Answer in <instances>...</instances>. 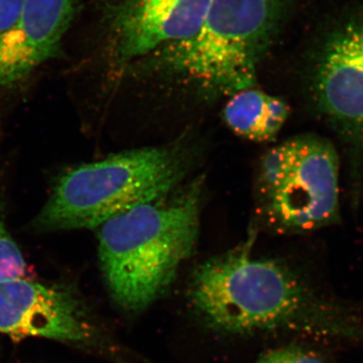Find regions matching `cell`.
Wrapping results in <instances>:
<instances>
[{
    "instance_id": "obj_2",
    "label": "cell",
    "mask_w": 363,
    "mask_h": 363,
    "mask_svg": "<svg viewBox=\"0 0 363 363\" xmlns=\"http://www.w3.org/2000/svg\"><path fill=\"white\" fill-rule=\"evenodd\" d=\"M296 0H211L187 39L133 64V73L174 79L208 96L255 87L262 60L285 26Z\"/></svg>"
},
{
    "instance_id": "obj_11",
    "label": "cell",
    "mask_w": 363,
    "mask_h": 363,
    "mask_svg": "<svg viewBox=\"0 0 363 363\" xmlns=\"http://www.w3.org/2000/svg\"><path fill=\"white\" fill-rule=\"evenodd\" d=\"M26 269L25 257L7 230L0 210V281L23 278Z\"/></svg>"
},
{
    "instance_id": "obj_10",
    "label": "cell",
    "mask_w": 363,
    "mask_h": 363,
    "mask_svg": "<svg viewBox=\"0 0 363 363\" xmlns=\"http://www.w3.org/2000/svg\"><path fill=\"white\" fill-rule=\"evenodd\" d=\"M223 113L227 125L236 135L269 142L285 124L289 108L283 100L252 87L233 94Z\"/></svg>"
},
{
    "instance_id": "obj_1",
    "label": "cell",
    "mask_w": 363,
    "mask_h": 363,
    "mask_svg": "<svg viewBox=\"0 0 363 363\" xmlns=\"http://www.w3.org/2000/svg\"><path fill=\"white\" fill-rule=\"evenodd\" d=\"M188 297L203 321L224 333L289 331L363 344L362 315L318 293L281 262L247 250L198 267Z\"/></svg>"
},
{
    "instance_id": "obj_9",
    "label": "cell",
    "mask_w": 363,
    "mask_h": 363,
    "mask_svg": "<svg viewBox=\"0 0 363 363\" xmlns=\"http://www.w3.org/2000/svg\"><path fill=\"white\" fill-rule=\"evenodd\" d=\"M312 84L320 111L348 135L363 138V9L325 33L315 54Z\"/></svg>"
},
{
    "instance_id": "obj_13",
    "label": "cell",
    "mask_w": 363,
    "mask_h": 363,
    "mask_svg": "<svg viewBox=\"0 0 363 363\" xmlns=\"http://www.w3.org/2000/svg\"><path fill=\"white\" fill-rule=\"evenodd\" d=\"M25 0H0V35L18 18Z\"/></svg>"
},
{
    "instance_id": "obj_12",
    "label": "cell",
    "mask_w": 363,
    "mask_h": 363,
    "mask_svg": "<svg viewBox=\"0 0 363 363\" xmlns=\"http://www.w3.org/2000/svg\"><path fill=\"white\" fill-rule=\"evenodd\" d=\"M253 363H328L316 351L289 345L267 351Z\"/></svg>"
},
{
    "instance_id": "obj_6",
    "label": "cell",
    "mask_w": 363,
    "mask_h": 363,
    "mask_svg": "<svg viewBox=\"0 0 363 363\" xmlns=\"http://www.w3.org/2000/svg\"><path fill=\"white\" fill-rule=\"evenodd\" d=\"M211 0H96L100 51L111 70L125 72L160 48L191 37Z\"/></svg>"
},
{
    "instance_id": "obj_5",
    "label": "cell",
    "mask_w": 363,
    "mask_h": 363,
    "mask_svg": "<svg viewBox=\"0 0 363 363\" xmlns=\"http://www.w3.org/2000/svg\"><path fill=\"white\" fill-rule=\"evenodd\" d=\"M259 193L267 218L283 230L306 233L329 225L339 210L337 152L316 136L281 143L262 160Z\"/></svg>"
},
{
    "instance_id": "obj_3",
    "label": "cell",
    "mask_w": 363,
    "mask_h": 363,
    "mask_svg": "<svg viewBox=\"0 0 363 363\" xmlns=\"http://www.w3.org/2000/svg\"><path fill=\"white\" fill-rule=\"evenodd\" d=\"M201 185L145 203L105 222L98 253L107 290L117 307L138 314L166 293L194 250Z\"/></svg>"
},
{
    "instance_id": "obj_4",
    "label": "cell",
    "mask_w": 363,
    "mask_h": 363,
    "mask_svg": "<svg viewBox=\"0 0 363 363\" xmlns=\"http://www.w3.org/2000/svg\"><path fill=\"white\" fill-rule=\"evenodd\" d=\"M178 149L143 147L67 169L32 222L47 233L98 228L145 203L167 197L185 174Z\"/></svg>"
},
{
    "instance_id": "obj_8",
    "label": "cell",
    "mask_w": 363,
    "mask_h": 363,
    "mask_svg": "<svg viewBox=\"0 0 363 363\" xmlns=\"http://www.w3.org/2000/svg\"><path fill=\"white\" fill-rule=\"evenodd\" d=\"M0 333L97 347L101 331L87 306L71 288L25 278L0 281Z\"/></svg>"
},
{
    "instance_id": "obj_7",
    "label": "cell",
    "mask_w": 363,
    "mask_h": 363,
    "mask_svg": "<svg viewBox=\"0 0 363 363\" xmlns=\"http://www.w3.org/2000/svg\"><path fill=\"white\" fill-rule=\"evenodd\" d=\"M81 0H25L0 35V111L25 95L40 72L61 58Z\"/></svg>"
}]
</instances>
